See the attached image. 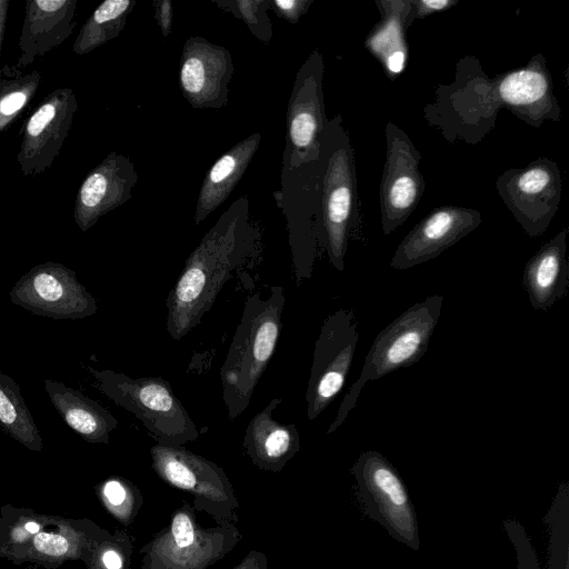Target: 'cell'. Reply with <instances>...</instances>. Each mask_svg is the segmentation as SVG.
Instances as JSON below:
<instances>
[{"instance_id":"cell-1","label":"cell","mask_w":569,"mask_h":569,"mask_svg":"<svg viewBox=\"0 0 569 569\" xmlns=\"http://www.w3.org/2000/svg\"><path fill=\"white\" fill-rule=\"evenodd\" d=\"M286 303L283 288L273 286L263 299L250 295L220 369L222 398L230 421L249 406L253 390L270 362L278 343Z\"/></svg>"},{"instance_id":"cell-2","label":"cell","mask_w":569,"mask_h":569,"mask_svg":"<svg viewBox=\"0 0 569 569\" xmlns=\"http://www.w3.org/2000/svg\"><path fill=\"white\" fill-rule=\"evenodd\" d=\"M244 252L239 234L227 230L211 232L190 254L166 300L167 331L172 339H182L200 323Z\"/></svg>"},{"instance_id":"cell-3","label":"cell","mask_w":569,"mask_h":569,"mask_svg":"<svg viewBox=\"0 0 569 569\" xmlns=\"http://www.w3.org/2000/svg\"><path fill=\"white\" fill-rule=\"evenodd\" d=\"M442 302L443 296H429L409 307L379 332L365 359L359 378L343 397L327 433L335 432L342 425L368 381L410 367L422 358L439 321Z\"/></svg>"},{"instance_id":"cell-4","label":"cell","mask_w":569,"mask_h":569,"mask_svg":"<svg viewBox=\"0 0 569 569\" xmlns=\"http://www.w3.org/2000/svg\"><path fill=\"white\" fill-rule=\"evenodd\" d=\"M88 370L97 388L116 405L133 413L157 443L181 447L198 439L199 430L166 379L131 378L122 372L92 367Z\"/></svg>"},{"instance_id":"cell-5","label":"cell","mask_w":569,"mask_h":569,"mask_svg":"<svg viewBox=\"0 0 569 569\" xmlns=\"http://www.w3.org/2000/svg\"><path fill=\"white\" fill-rule=\"evenodd\" d=\"M193 508L184 503L170 523L141 549V569H207L228 555L241 539L236 523L200 527Z\"/></svg>"},{"instance_id":"cell-6","label":"cell","mask_w":569,"mask_h":569,"mask_svg":"<svg viewBox=\"0 0 569 569\" xmlns=\"http://www.w3.org/2000/svg\"><path fill=\"white\" fill-rule=\"evenodd\" d=\"M363 513L398 542L420 549L418 518L406 485L393 465L376 450L363 451L351 468Z\"/></svg>"},{"instance_id":"cell-7","label":"cell","mask_w":569,"mask_h":569,"mask_svg":"<svg viewBox=\"0 0 569 569\" xmlns=\"http://www.w3.org/2000/svg\"><path fill=\"white\" fill-rule=\"evenodd\" d=\"M154 472L168 485L188 492L192 508L209 513L218 523H236L239 506L223 469L183 446L156 443L150 449Z\"/></svg>"},{"instance_id":"cell-8","label":"cell","mask_w":569,"mask_h":569,"mask_svg":"<svg viewBox=\"0 0 569 569\" xmlns=\"http://www.w3.org/2000/svg\"><path fill=\"white\" fill-rule=\"evenodd\" d=\"M359 339L356 315L338 309L323 321L316 340L307 385V417L316 419L339 395L350 371Z\"/></svg>"},{"instance_id":"cell-9","label":"cell","mask_w":569,"mask_h":569,"mask_svg":"<svg viewBox=\"0 0 569 569\" xmlns=\"http://www.w3.org/2000/svg\"><path fill=\"white\" fill-rule=\"evenodd\" d=\"M9 299L36 316L52 319H82L98 310L96 298L76 272L58 262L31 268L17 280Z\"/></svg>"},{"instance_id":"cell-10","label":"cell","mask_w":569,"mask_h":569,"mask_svg":"<svg viewBox=\"0 0 569 569\" xmlns=\"http://www.w3.org/2000/svg\"><path fill=\"white\" fill-rule=\"evenodd\" d=\"M497 189L523 230L530 237H538L558 210L560 170L553 161L539 159L523 169L506 171L499 177Z\"/></svg>"},{"instance_id":"cell-11","label":"cell","mask_w":569,"mask_h":569,"mask_svg":"<svg viewBox=\"0 0 569 569\" xmlns=\"http://www.w3.org/2000/svg\"><path fill=\"white\" fill-rule=\"evenodd\" d=\"M387 160L380 186L382 231L401 226L417 207L425 189L420 154L407 134L389 122L386 127Z\"/></svg>"},{"instance_id":"cell-12","label":"cell","mask_w":569,"mask_h":569,"mask_svg":"<svg viewBox=\"0 0 569 569\" xmlns=\"http://www.w3.org/2000/svg\"><path fill=\"white\" fill-rule=\"evenodd\" d=\"M480 222L477 210L453 206L438 208L403 238L390 266L406 270L427 262L473 231Z\"/></svg>"},{"instance_id":"cell-13","label":"cell","mask_w":569,"mask_h":569,"mask_svg":"<svg viewBox=\"0 0 569 569\" xmlns=\"http://www.w3.org/2000/svg\"><path fill=\"white\" fill-rule=\"evenodd\" d=\"M326 202V246L331 264L345 269L349 228L353 213L356 178L351 150H341L335 158Z\"/></svg>"},{"instance_id":"cell-14","label":"cell","mask_w":569,"mask_h":569,"mask_svg":"<svg viewBox=\"0 0 569 569\" xmlns=\"http://www.w3.org/2000/svg\"><path fill=\"white\" fill-rule=\"evenodd\" d=\"M281 399L273 398L249 422L243 436V449L261 470L279 472L300 449L299 432L293 423L273 419Z\"/></svg>"},{"instance_id":"cell-15","label":"cell","mask_w":569,"mask_h":569,"mask_svg":"<svg viewBox=\"0 0 569 569\" xmlns=\"http://www.w3.org/2000/svg\"><path fill=\"white\" fill-rule=\"evenodd\" d=\"M567 233L565 229L542 244L523 269V287L537 310L550 309L568 292Z\"/></svg>"},{"instance_id":"cell-16","label":"cell","mask_w":569,"mask_h":569,"mask_svg":"<svg viewBox=\"0 0 569 569\" xmlns=\"http://www.w3.org/2000/svg\"><path fill=\"white\" fill-rule=\"evenodd\" d=\"M495 89L499 101L526 120L533 116L551 118L553 110L559 112L543 59H532L527 67L503 74Z\"/></svg>"},{"instance_id":"cell-17","label":"cell","mask_w":569,"mask_h":569,"mask_svg":"<svg viewBox=\"0 0 569 569\" xmlns=\"http://www.w3.org/2000/svg\"><path fill=\"white\" fill-rule=\"evenodd\" d=\"M44 391L67 426L88 442H109L118 420L100 403L79 390L46 379Z\"/></svg>"},{"instance_id":"cell-18","label":"cell","mask_w":569,"mask_h":569,"mask_svg":"<svg viewBox=\"0 0 569 569\" xmlns=\"http://www.w3.org/2000/svg\"><path fill=\"white\" fill-rule=\"evenodd\" d=\"M385 9L383 20L377 26L367 40L371 49L391 73L403 70L407 48L403 42V27L409 26L410 1L378 2Z\"/></svg>"},{"instance_id":"cell-19","label":"cell","mask_w":569,"mask_h":569,"mask_svg":"<svg viewBox=\"0 0 569 569\" xmlns=\"http://www.w3.org/2000/svg\"><path fill=\"white\" fill-rule=\"evenodd\" d=\"M0 430L31 450H41L37 423L21 395L20 386L0 371Z\"/></svg>"},{"instance_id":"cell-20","label":"cell","mask_w":569,"mask_h":569,"mask_svg":"<svg viewBox=\"0 0 569 569\" xmlns=\"http://www.w3.org/2000/svg\"><path fill=\"white\" fill-rule=\"evenodd\" d=\"M549 530L548 569H569V482L559 485L545 518Z\"/></svg>"},{"instance_id":"cell-21","label":"cell","mask_w":569,"mask_h":569,"mask_svg":"<svg viewBox=\"0 0 569 569\" xmlns=\"http://www.w3.org/2000/svg\"><path fill=\"white\" fill-rule=\"evenodd\" d=\"M516 551L517 566L515 569H540L535 548L523 526L515 519H507L502 522Z\"/></svg>"},{"instance_id":"cell-22","label":"cell","mask_w":569,"mask_h":569,"mask_svg":"<svg viewBox=\"0 0 569 569\" xmlns=\"http://www.w3.org/2000/svg\"><path fill=\"white\" fill-rule=\"evenodd\" d=\"M103 495L108 503L118 509L127 521H130L139 510L138 499L141 500V497L138 490L122 480L111 479L107 481L103 486Z\"/></svg>"},{"instance_id":"cell-23","label":"cell","mask_w":569,"mask_h":569,"mask_svg":"<svg viewBox=\"0 0 569 569\" xmlns=\"http://www.w3.org/2000/svg\"><path fill=\"white\" fill-rule=\"evenodd\" d=\"M108 190L107 177L100 172L92 173L87 178L80 191V201L87 210L97 208L102 202Z\"/></svg>"},{"instance_id":"cell-24","label":"cell","mask_w":569,"mask_h":569,"mask_svg":"<svg viewBox=\"0 0 569 569\" xmlns=\"http://www.w3.org/2000/svg\"><path fill=\"white\" fill-rule=\"evenodd\" d=\"M317 121L309 112H300L291 121L290 136L298 147L308 146L316 133Z\"/></svg>"},{"instance_id":"cell-25","label":"cell","mask_w":569,"mask_h":569,"mask_svg":"<svg viewBox=\"0 0 569 569\" xmlns=\"http://www.w3.org/2000/svg\"><path fill=\"white\" fill-rule=\"evenodd\" d=\"M204 79L202 61L196 57L188 59L181 69V83L183 88L191 93H198L204 86Z\"/></svg>"},{"instance_id":"cell-26","label":"cell","mask_w":569,"mask_h":569,"mask_svg":"<svg viewBox=\"0 0 569 569\" xmlns=\"http://www.w3.org/2000/svg\"><path fill=\"white\" fill-rule=\"evenodd\" d=\"M33 542L38 551L54 557L64 555L69 549L67 538L57 533L40 532Z\"/></svg>"},{"instance_id":"cell-27","label":"cell","mask_w":569,"mask_h":569,"mask_svg":"<svg viewBox=\"0 0 569 569\" xmlns=\"http://www.w3.org/2000/svg\"><path fill=\"white\" fill-rule=\"evenodd\" d=\"M129 4L128 0H107L97 8L92 21L94 24L112 21L120 17Z\"/></svg>"},{"instance_id":"cell-28","label":"cell","mask_w":569,"mask_h":569,"mask_svg":"<svg viewBox=\"0 0 569 569\" xmlns=\"http://www.w3.org/2000/svg\"><path fill=\"white\" fill-rule=\"evenodd\" d=\"M457 1L452 0H420V1H410V13L409 18L413 20L416 18H423L433 12L443 11L455 6Z\"/></svg>"},{"instance_id":"cell-29","label":"cell","mask_w":569,"mask_h":569,"mask_svg":"<svg viewBox=\"0 0 569 569\" xmlns=\"http://www.w3.org/2000/svg\"><path fill=\"white\" fill-rule=\"evenodd\" d=\"M56 107L52 103L41 106L30 118L27 126V133L30 137H38L53 120Z\"/></svg>"},{"instance_id":"cell-30","label":"cell","mask_w":569,"mask_h":569,"mask_svg":"<svg viewBox=\"0 0 569 569\" xmlns=\"http://www.w3.org/2000/svg\"><path fill=\"white\" fill-rule=\"evenodd\" d=\"M237 164V158L232 154H227L220 158L210 171V183L219 184L229 179V177H231L236 171Z\"/></svg>"},{"instance_id":"cell-31","label":"cell","mask_w":569,"mask_h":569,"mask_svg":"<svg viewBox=\"0 0 569 569\" xmlns=\"http://www.w3.org/2000/svg\"><path fill=\"white\" fill-rule=\"evenodd\" d=\"M231 569H268V560L263 552L251 550L236 567Z\"/></svg>"},{"instance_id":"cell-32","label":"cell","mask_w":569,"mask_h":569,"mask_svg":"<svg viewBox=\"0 0 569 569\" xmlns=\"http://www.w3.org/2000/svg\"><path fill=\"white\" fill-rule=\"evenodd\" d=\"M102 565L106 569H128L127 556H123L118 549H107L101 557Z\"/></svg>"},{"instance_id":"cell-33","label":"cell","mask_w":569,"mask_h":569,"mask_svg":"<svg viewBox=\"0 0 569 569\" xmlns=\"http://www.w3.org/2000/svg\"><path fill=\"white\" fill-rule=\"evenodd\" d=\"M27 96L22 92H13L0 102V112L4 116H10L18 111L26 102Z\"/></svg>"},{"instance_id":"cell-34","label":"cell","mask_w":569,"mask_h":569,"mask_svg":"<svg viewBox=\"0 0 569 569\" xmlns=\"http://www.w3.org/2000/svg\"><path fill=\"white\" fill-rule=\"evenodd\" d=\"M276 4L282 10H290L292 7L297 4V2L291 0H278L276 1Z\"/></svg>"},{"instance_id":"cell-35","label":"cell","mask_w":569,"mask_h":569,"mask_svg":"<svg viewBox=\"0 0 569 569\" xmlns=\"http://www.w3.org/2000/svg\"><path fill=\"white\" fill-rule=\"evenodd\" d=\"M24 529L30 533H37L40 529V526L37 522L29 521L26 523Z\"/></svg>"}]
</instances>
